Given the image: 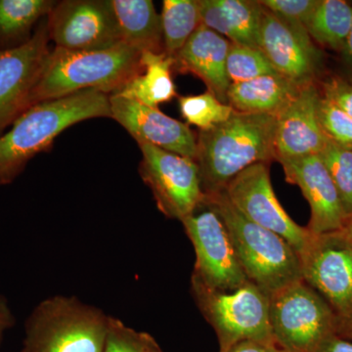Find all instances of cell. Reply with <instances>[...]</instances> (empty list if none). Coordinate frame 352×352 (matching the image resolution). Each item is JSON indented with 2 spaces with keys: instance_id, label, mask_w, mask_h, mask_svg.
Listing matches in <instances>:
<instances>
[{
  "instance_id": "cell-1",
  "label": "cell",
  "mask_w": 352,
  "mask_h": 352,
  "mask_svg": "<svg viewBox=\"0 0 352 352\" xmlns=\"http://www.w3.org/2000/svg\"><path fill=\"white\" fill-rule=\"evenodd\" d=\"M276 116L234 111L226 122L197 138L196 164L205 196L224 191L245 168L275 157Z\"/></svg>"
},
{
  "instance_id": "cell-2",
  "label": "cell",
  "mask_w": 352,
  "mask_h": 352,
  "mask_svg": "<svg viewBox=\"0 0 352 352\" xmlns=\"http://www.w3.org/2000/svg\"><path fill=\"white\" fill-rule=\"evenodd\" d=\"M110 95L76 92L30 108L0 136V186L12 183L36 155L47 151L68 127L94 118H111Z\"/></svg>"
},
{
  "instance_id": "cell-3",
  "label": "cell",
  "mask_w": 352,
  "mask_h": 352,
  "mask_svg": "<svg viewBox=\"0 0 352 352\" xmlns=\"http://www.w3.org/2000/svg\"><path fill=\"white\" fill-rule=\"evenodd\" d=\"M141 53L120 43L107 50H50L27 108L55 100L76 92L96 89L108 95L118 94L142 71Z\"/></svg>"
},
{
  "instance_id": "cell-4",
  "label": "cell",
  "mask_w": 352,
  "mask_h": 352,
  "mask_svg": "<svg viewBox=\"0 0 352 352\" xmlns=\"http://www.w3.org/2000/svg\"><path fill=\"white\" fill-rule=\"evenodd\" d=\"M203 204L223 221L248 279L270 298L303 279L302 261L294 248L281 236L245 217L223 191L205 196Z\"/></svg>"
},
{
  "instance_id": "cell-5",
  "label": "cell",
  "mask_w": 352,
  "mask_h": 352,
  "mask_svg": "<svg viewBox=\"0 0 352 352\" xmlns=\"http://www.w3.org/2000/svg\"><path fill=\"white\" fill-rule=\"evenodd\" d=\"M110 318L75 296H48L28 316L19 352H104Z\"/></svg>"
},
{
  "instance_id": "cell-6",
  "label": "cell",
  "mask_w": 352,
  "mask_h": 352,
  "mask_svg": "<svg viewBox=\"0 0 352 352\" xmlns=\"http://www.w3.org/2000/svg\"><path fill=\"white\" fill-rule=\"evenodd\" d=\"M191 293L204 318L219 339V352L244 340L274 344L270 321V298L252 282L232 292L208 288L191 279Z\"/></svg>"
},
{
  "instance_id": "cell-7",
  "label": "cell",
  "mask_w": 352,
  "mask_h": 352,
  "mask_svg": "<svg viewBox=\"0 0 352 352\" xmlns=\"http://www.w3.org/2000/svg\"><path fill=\"white\" fill-rule=\"evenodd\" d=\"M270 321L280 352H318L340 325L328 302L303 279L271 296Z\"/></svg>"
},
{
  "instance_id": "cell-8",
  "label": "cell",
  "mask_w": 352,
  "mask_h": 352,
  "mask_svg": "<svg viewBox=\"0 0 352 352\" xmlns=\"http://www.w3.org/2000/svg\"><path fill=\"white\" fill-rule=\"evenodd\" d=\"M142 153L139 173L151 190L160 212L182 221L205 199L198 164L194 160L138 141Z\"/></svg>"
},
{
  "instance_id": "cell-9",
  "label": "cell",
  "mask_w": 352,
  "mask_h": 352,
  "mask_svg": "<svg viewBox=\"0 0 352 352\" xmlns=\"http://www.w3.org/2000/svg\"><path fill=\"white\" fill-rule=\"evenodd\" d=\"M182 223L196 254L191 279L220 292L235 291L250 281L223 221L212 208L201 204Z\"/></svg>"
},
{
  "instance_id": "cell-10",
  "label": "cell",
  "mask_w": 352,
  "mask_h": 352,
  "mask_svg": "<svg viewBox=\"0 0 352 352\" xmlns=\"http://www.w3.org/2000/svg\"><path fill=\"white\" fill-rule=\"evenodd\" d=\"M302 278L340 322L352 319V238L344 230L312 234L300 256Z\"/></svg>"
},
{
  "instance_id": "cell-11",
  "label": "cell",
  "mask_w": 352,
  "mask_h": 352,
  "mask_svg": "<svg viewBox=\"0 0 352 352\" xmlns=\"http://www.w3.org/2000/svg\"><path fill=\"white\" fill-rule=\"evenodd\" d=\"M223 192L248 219L281 236L298 256L305 251L312 233L307 227L296 223L280 205L271 184L270 164L258 163L245 168Z\"/></svg>"
},
{
  "instance_id": "cell-12",
  "label": "cell",
  "mask_w": 352,
  "mask_h": 352,
  "mask_svg": "<svg viewBox=\"0 0 352 352\" xmlns=\"http://www.w3.org/2000/svg\"><path fill=\"white\" fill-rule=\"evenodd\" d=\"M50 41L71 51L107 50L122 43L111 0H65L47 16Z\"/></svg>"
},
{
  "instance_id": "cell-13",
  "label": "cell",
  "mask_w": 352,
  "mask_h": 352,
  "mask_svg": "<svg viewBox=\"0 0 352 352\" xmlns=\"http://www.w3.org/2000/svg\"><path fill=\"white\" fill-rule=\"evenodd\" d=\"M47 17L19 47L0 51V134L25 112L27 102L50 55Z\"/></svg>"
},
{
  "instance_id": "cell-14",
  "label": "cell",
  "mask_w": 352,
  "mask_h": 352,
  "mask_svg": "<svg viewBox=\"0 0 352 352\" xmlns=\"http://www.w3.org/2000/svg\"><path fill=\"white\" fill-rule=\"evenodd\" d=\"M258 46L279 75L298 85L315 82L323 68V55L307 29L289 25L265 8Z\"/></svg>"
},
{
  "instance_id": "cell-15",
  "label": "cell",
  "mask_w": 352,
  "mask_h": 352,
  "mask_svg": "<svg viewBox=\"0 0 352 352\" xmlns=\"http://www.w3.org/2000/svg\"><path fill=\"white\" fill-rule=\"evenodd\" d=\"M111 118L138 141H144L166 151L195 161L197 138L188 124L168 117L140 102L110 95Z\"/></svg>"
},
{
  "instance_id": "cell-16",
  "label": "cell",
  "mask_w": 352,
  "mask_h": 352,
  "mask_svg": "<svg viewBox=\"0 0 352 352\" xmlns=\"http://www.w3.org/2000/svg\"><path fill=\"white\" fill-rule=\"evenodd\" d=\"M286 180L302 190L311 215L307 229L312 234L342 230L349 217L342 207L339 192L319 155L279 161Z\"/></svg>"
},
{
  "instance_id": "cell-17",
  "label": "cell",
  "mask_w": 352,
  "mask_h": 352,
  "mask_svg": "<svg viewBox=\"0 0 352 352\" xmlns=\"http://www.w3.org/2000/svg\"><path fill=\"white\" fill-rule=\"evenodd\" d=\"M320 91L315 82L300 87L276 115V161L320 154L329 142L317 115Z\"/></svg>"
},
{
  "instance_id": "cell-18",
  "label": "cell",
  "mask_w": 352,
  "mask_h": 352,
  "mask_svg": "<svg viewBox=\"0 0 352 352\" xmlns=\"http://www.w3.org/2000/svg\"><path fill=\"white\" fill-rule=\"evenodd\" d=\"M231 43L201 24L184 46L173 56L175 68L182 74H192L207 85L220 102L228 104L227 94L231 82L226 61Z\"/></svg>"
},
{
  "instance_id": "cell-19",
  "label": "cell",
  "mask_w": 352,
  "mask_h": 352,
  "mask_svg": "<svg viewBox=\"0 0 352 352\" xmlns=\"http://www.w3.org/2000/svg\"><path fill=\"white\" fill-rule=\"evenodd\" d=\"M201 24L231 43L258 48L264 7L250 0H199Z\"/></svg>"
},
{
  "instance_id": "cell-20",
  "label": "cell",
  "mask_w": 352,
  "mask_h": 352,
  "mask_svg": "<svg viewBox=\"0 0 352 352\" xmlns=\"http://www.w3.org/2000/svg\"><path fill=\"white\" fill-rule=\"evenodd\" d=\"M122 41L139 52L163 53L161 14L151 0H111Z\"/></svg>"
},
{
  "instance_id": "cell-21",
  "label": "cell",
  "mask_w": 352,
  "mask_h": 352,
  "mask_svg": "<svg viewBox=\"0 0 352 352\" xmlns=\"http://www.w3.org/2000/svg\"><path fill=\"white\" fill-rule=\"evenodd\" d=\"M302 85L275 74L231 83L227 94L229 105L241 113L276 116Z\"/></svg>"
},
{
  "instance_id": "cell-22",
  "label": "cell",
  "mask_w": 352,
  "mask_h": 352,
  "mask_svg": "<svg viewBox=\"0 0 352 352\" xmlns=\"http://www.w3.org/2000/svg\"><path fill=\"white\" fill-rule=\"evenodd\" d=\"M142 71L131 78L117 95L157 108L176 96L173 71L175 58L163 53H141Z\"/></svg>"
},
{
  "instance_id": "cell-23",
  "label": "cell",
  "mask_w": 352,
  "mask_h": 352,
  "mask_svg": "<svg viewBox=\"0 0 352 352\" xmlns=\"http://www.w3.org/2000/svg\"><path fill=\"white\" fill-rule=\"evenodd\" d=\"M52 0H0V51L19 47L56 6Z\"/></svg>"
},
{
  "instance_id": "cell-24",
  "label": "cell",
  "mask_w": 352,
  "mask_h": 352,
  "mask_svg": "<svg viewBox=\"0 0 352 352\" xmlns=\"http://www.w3.org/2000/svg\"><path fill=\"white\" fill-rule=\"evenodd\" d=\"M352 25V6L342 0H320L307 31L312 41L336 51H342Z\"/></svg>"
},
{
  "instance_id": "cell-25",
  "label": "cell",
  "mask_w": 352,
  "mask_h": 352,
  "mask_svg": "<svg viewBox=\"0 0 352 352\" xmlns=\"http://www.w3.org/2000/svg\"><path fill=\"white\" fill-rule=\"evenodd\" d=\"M161 20L164 50L173 57L201 25L199 0H164Z\"/></svg>"
},
{
  "instance_id": "cell-26",
  "label": "cell",
  "mask_w": 352,
  "mask_h": 352,
  "mask_svg": "<svg viewBox=\"0 0 352 352\" xmlns=\"http://www.w3.org/2000/svg\"><path fill=\"white\" fill-rule=\"evenodd\" d=\"M180 112L190 124L208 131L226 122L232 116L234 109L220 102L212 92L178 97Z\"/></svg>"
},
{
  "instance_id": "cell-27",
  "label": "cell",
  "mask_w": 352,
  "mask_h": 352,
  "mask_svg": "<svg viewBox=\"0 0 352 352\" xmlns=\"http://www.w3.org/2000/svg\"><path fill=\"white\" fill-rule=\"evenodd\" d=\"M226 72L231 83L278 74L263 51L236 43H231L229 48Z\"/></svg>"
},
{
  "instance_id": "cell-28",
  "label": "cell",
  "mask_w": 352,
  "mask_h": 352,
  "mask_svg": "<svg viewBox=\"0 0 352 352\" xmlns=\"http://www.w3.org/2000/svg\"><path fill=\"white\" fill-rule=\"evenodd\" d=\"M339 192L347 217H352V149L329 140L318 154Z\"/></svg>"
},
{
  "instance_id": "cell-29",
  "label": "cell",
  "mask_w": 352,
  "mask_h": 352,
  "mask_svg": "<svg viewBox=\"0 0 352 352\" xmlns=\"http://www.w3.org/2000/svg\"><path fill=\"white\" fill-rule=\"evenodd\" d=\"M104 352H164L154 337L111 316Z\"/></svg>"
},
{
  "instance_id": "cell-30",
  "label": "cell",
  "mask_w": 352,
  "mask_h": 352,
  "mask_svg": "<svg viewBox=\"0 0 352 352\" xmlns=\"http://www.w3.org/2000/svg\"><path fill=\"white\" fill-rule=\"evenodd\" d=\"M317 115L322 131L329 140L352 149V119L344 111L322 96L317 105Z\"/></svg>"
},
{
  "instance_id": "cell-31",
  "label": "cell",
  "mask_w": 352,
  "mask_h": 352,
  "mask_svg": "<svg viewBox=\"0 0 352 352\" xmlns=\"http://www.w3.org/2000/svg\"><path fill=\"white\" fill-rule=\"evenodd\" d=\"M320 0H261L270 12L295 27L305 28Z\"/></svg>"
},
{
  "instance_id": "cell-32",
  "label": "cell",
  "mask_w": 352,
  "mask_h": 352,
  "mask_svg": "<svg viewBox=\"0 0 352 352\" xmlns=\"http://www.w3.org/2000/svg\"><path fill=\"white\" fill-rule=\"evenodd\" d=\"M322 96L335 104L352 119V82L340 76H331L321 83Z\"/></svg>"
},
{
  "instance_id": "cell-33",
  "label": "cell",
  "mask_w": 352,
  "mask_h": 352,
  "mask_svg": "<svg viewBox=\"0 0 352 352\" xmlns=\"http://www.w3.org/2000/svg\"><path fill=\"white\" fill-rule=\"evenodd\" d=\"M15 323L16 318L12 309L9 307L6 298L0 295V346L3 342L6 333L14 327Z\"/></svg>"
},
{
  "instance_id": "cell-34",
  "label": "cell",
  "mask_w": 352,
  "mask_h": 352,
  "mask_svg": "<svg viewBox=\"0 0 352 352\" xmlns=\"http://www.w3.org/2000/svg\"><path fill=\"white\" fill-rule=\"evenodd\" d=\"M227 352H280L274 344H264L254 340H244L231 347Z\"/></svg>"
},
{
  "instance_id": "cell-35",
  "label": "cell",
  "mask_w": 352,
  "mask_h": 352,
  "mask_svg": "<svg viewBox=\"0 0 352 352\" xmlns=\"http://www.w3.org/2000/svg\"><path fill=\"white\" fill-rule=\"evenodd\" d=\"M318 352H352V342L339 336H333L323 344Z\"/></svg>"
},
{
  "instance_id": "cell-36",
  "label": "cell",
  "mask_w": 352,
  "mask_h": 352,
  "mask_svg": "<svg viewBox=\"0 0 352 352\" xmlns=\"http://www.w3.org/2000/svg\"><path fill=\"white\" fill-rule=\"evenodd\" d=\"M342 57H344V64H346L347 72L349 74L352 82V25L351 32L347 36L346 43L342 50Z\"/></svg>"
},
{
  "instance_id": "cell-37",
  "label": "cell",
  "mask_w": 352,
  "mask_h": 352,
  "mask_svg": "<svg viewBox=\"0 0 352 352\" xmlns=\"http://www.w3.org/2000/svg\"><path fill=\"white\" fill-rule=\"evenodd\" d=\"M338 336L342 339L352 342V319L351 320L340 322Z\"/></svg>"
},
{
  "instance_id": "cell-38",
  "label": "cell",
  "mask_w": 352,
  "mask_h": 352,
  "mask_svg": "<svg viewBox=\"0 0 352 352\" xmlns=\"http://www.w3.org/2000/svg\"><path fill=\"white\" fill-rule=\"evenodd\" d=\"M342 230L352 238V217H349V220H347L346 226H344V228L342 229Z\"/></svg>"
}]
</instances>
